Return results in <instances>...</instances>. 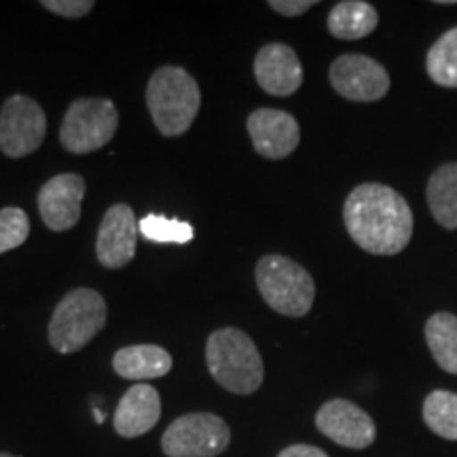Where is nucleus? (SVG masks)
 I'll list each match as a JSON object with an SVG mask.
<instances>
[{"label":"nucleus","instance_id":"obj_1","mask_svg":"<svg viewBox=\"0 0 457 457\" xmlns=\"http://www.w3.org/2000/svg\"><path fill=\"white\" fill-rule=\"evenodd\" d=\"M343 220L353 242L370 254H398L413 237V212L407 199L379 182L353 188L343 205Z\"/></svg>","mask_w":457,"mask_h":457},{"label":"nucleus","instance_id":"obj_2","mask_svg":"<svg viewBox=\"0 0 457 457\" xmlns=\"http://www.w3.org/2000/svg\"><path fill=\"white\" fill-rule=\"evenodd\" d=\"M205 364L216 384L237 396L254 394L265 379L259 347L239 328H219L208 337Z\"/></svg>","mask_w":457,"mask_h":457},{"label":"nucleus","instance_id":"obj_3","mask_svg":"<svg viewBox=\"0 0 457 457\" xmlns=\"http://www.w3.org/2000/svg\"><path fill=\"white\" fill-rule=\"evenodd\" d=\"M146 106L159 134L174 138L187 134L202 106L195 79L180 66H162L146 85Z\"/></svg>","mask_w":457,"mask_h":457},{"label":"nucleus","instance_id":"obj_4","mask_svg":"<svg viewBox=\"0 0 457 457\" xmlns=\"http://www.w3.org/2000/svg\"><path fill=\"white\" fill-rule=\"evenodd\" d=\"M256 286L273 312L288 318L307 316L316 299V282L305 267L282 254H267L256 262Z\"/></svg>","mask_w":457,"mask_h":457},{"label":"nucleus","instance_id":"obj_5","mask_svg":"<svg viewBox=\"0 0 457 457\" xmlns=\"http://www.w3.org/2000/svg\"><path fill=\"white\" fill-rule=\"evenodd\" d=\"M104 296L91 288H74L62 296L49 320V343L57 353L81 352L106 327Z\"/></svg>","mask_w":457,"mask_h":457},{"label":"nucleus","instance_id":"obj_6","mask_svg":"<svg viewBox=\"0 0 457 457\" xmlns=\"http://www.w3.org/2000/svg\"><path fill=\"white\" fill-rule=\"evenodd\" d=\"M119 128V111L108 98L74 100L60 125V142L72 155H87L108 145Z\"/></svg>","mask_w":457,"mask_h":457},{"label":"nucleus","instance_id":"obj_7","mask_svg":"<svg viewBox=\"0 0 457 457\" xmlns=\"http://www.w3.org/2000/svg\"><path fill=\"white\" fill-rule=\"evenodd\" d=\"M231 445L227 421L214 413H187L168 426L162 449L168 457H216Z\"/></svg>","mask_w":457,"mask_h":457},{"label":"nucleus","instance_id":"obj_8","mask_svg":"<svg viewBox=\"0 0 457 457\" xmlns=\"http://www.w3.org/2000/svg\"><path fill=\"white\" fill-rule=\"evenodd\" d=\"M47 136L43 106L28 96L15 94L0 108V151L11 159L32 155Z\"/></svg>","mask_w":457,"mask_h":457},{"label":"nucleus","instance_id":"obj_9","mask_svg":"<svg viewBox=\"0 0 457 457\" xmlns=\"http://www.w3.org/2000/svg\"><path fill=\"white\" fill-rule=\"evenodd\" d=\"M330 85L350 102H375L390 91V74L369 55L345 54L330 64Z\"/></svg>","mask_w":457,"mask_h":457},{"label":"nucleus","instance_id":"obj_10","mask_svg":"<svg viewBox=\"0 0 457 457\" xmlns=\"http://www.w3.org/2000/svg\"><path fill=\"white\" fill-rule=\"evenodd\" d=\"M316 428L324 436L345 449H367L377 438L373 417L345 398H333L324 403L316 413Z\"/></svg>","mask_w":457,"mask_h":457},{"label":"nucleus","instance_id":"obj_11","mask_svg":"<svg viewBox=\"0 0 457 457\" xmlns=\"http://www.w3.org/2000/svg\"><path fill=\"white\" fill-rule=\"evenodd\" d=\"M83 176L72 174H57L49 179L38 191V214L45 222V227L51 231H71L72 227L79 225L81 219V204L85 197Z\"/></svg>","mask_w":457,"mask_h":457},{"label":"nucleus","instance_id":"obj_12","mask_svg":"<svg viewBox=\"0 0 457 457\" xmlns=\"http://www.w3.org/2000/svg\"><path fill=\"white\" fill-rule=\"evenodd\" d=\"M138 222L128 204H114L106 210L96 239V256L106 270H121L136 256Z\"/></svg>","mask_w":457,"mask_h":457},{"label":"nucleus","instance_id":"obj_13","mask_svg":"<svg viewBox=\"0 0 457 457\" xmlns=\"http://www.w3.org/2000/svg\"><path fill=\"white\" fill-rule=\"evenodd\" d=\"M248 134L261 157L278 162L293 155L301 142L299 121L278 108H259L248 117Z\"/></svg>","mask_w":457,"mask_h":457},{"label":"nucleus","instance_id":"obj_14","mask_svg":"<svg viewBox=\"0 0 457 457\" xmlns=\"http://www.w3.org/2000/svg\"><path fill=\"white\" fill-rule=\"evenodd\" d=\"M256 83L267 94L288 98L303 85V66L293 47L284 43H270L254 57Z\"/></svg>","mask_w":457,"mask_h":457},{"label":"nucleus","instance_id":"obj_15","mask_svg":"<svg viewBox=\"0 0 457 457\" xmlns=\"http://www.w3.org/2000/svg\"><path fill=\"white\" fill-rule=\"evenodd\" d=\"M162 417V396L153 386H131L114 411V432L123 438H138L151 432Z\"/></svg>","mask_w":457,"mask_h":457},{"label":"nucleus","instance_id":"obj_16","mask_svg":"<svg viewBox=\"0 0 457 457\" xmlns=\"http://www.w3.org/2000/svg\"><path fill=\"white\" fill-rule=\"evenodd\" d=\"M171 356L159 345H128L112 358L114 373L129 381H148L165 377L171 370Z\"/></svg>","mask_w":457,"mask_h":457},{"label":"nucleus","instance_id":"obj_17","mask_svg":"<svg viewBox=\"0 0 457 457\" xmlns=\"http://www.w3.org/2000/svg\"><path fill=\"white\" fill-rule=\"evenodd\" d=\"M379 15L373 4L362 0H343L328 13V32L341 41H358L375 32Z\"/></svg>","mask_w":457,"mask_h":457},{"label":"nucleus","instance_id":"obj_18","mask_svg":"<svg viewBox=\"0 0 457 457\" xmlns=\"http://www.w3.org/2000/svg\"><path fill=\"white\" fill-rule=\"evenodd\" d=\"M426 195L434 220L445 228H457V163H445L434 171Z\"/></svg>","mask_w":457,"mask_h":457},{"label":"nucleus","instance_id":"obj_19","mask_svg":"<svg viewBox=\"0 0 457 457\" xmlns=\"http://www.w3.org/2000/svg\"><path fill=\"white\" fill-rule=\"evenodd\" d=\"M426 343L445 373L457 375V316L438 312L426 322Z\"/></svg>","mask_w":457,"mask_h":457},{"label":"nucleus","instance_id":"obj_20","mask_svg":"<svg viewBox=\"0 0 457 457\" xmlns=\"http://www.w3.org/2000/svg\"><path fill=\"white\" fill-rule=\"evenodd\" d=\"M426 71L441 87H457V26L445 32L428 51Z\"/></svg>","mask_w":457,"mask_h":457},{"label":"nucleus","instance_id":"obj_21","mask_svg":"<svg viewBox=\"0 0 457 457\" xmlns=\"http://www.w3.org/2000/svg\"><path fill=\"white\" fill-rule=\"evenodd\" d=\"M424 421L434 434L447 441H457V394L434 390L424 400Z\"/></svg>","mask_w":457,"mask_h":457},{"label":"nucleus","instance_id":"obj_22","mask_svg":"<svg viewBox=\"0 0 457 457\" xmlns=\"http://www.w3.org/2000/svg\"><path fill=\"white\" fill-rule=\"evenodd\" d=\"M140 233L153 244H188L195 236L193 227L185 220L165 219L159 214H148L138 222Z\"/></svg>","mask_w":457,"mask_h":457},{"label":"nucleus","instance_id":"obj_23","mask_svg":"<svg viewBox=\"0 0 457 457\" xmlns=\"http://www.w3.org/2000/svg\"><path fill=\"white\" fill-rule=\"evenodd\" d=\"M30 236V219L21 208L9 205L0 210V254L20 248Z\"/></svg>","mask_w":457,"mask_h":457},{"label":"nucleus","instance_id":"obj_24","mask_svg":"<svg viewBox=\"0 0 457 457\" xmlns=\"http://www.w3.org/2000/svg\"><path fill=\"white\" fill-rule=\"evenodd\" d=\"M41 4L51 13L66 17V20H79L96 7L91 0H43Z\"/></svg>","mask_w":457,"mask_h":457},{"label":"nucleus","instance_id":"obj_25","mask_svg":"<svg viewBox=\"0 0 457 457\" xmlns=\"http://www.w3.org/2000/svg\"><path fill=\"white\" fill-rule=\"evenodd\" d=\"M267 4L284 17H299L316 7V0H270Z\"/></svg>","mask_w":457,"mask_h":457},{"label":"nucleus","instance_id":"obj_26","mask_svg":"<svg viewBox=\"0 0 457 457\" xmlns=\"http://www.w3.org/2000/svg\"><path fill=\"white\" fill-rule=\"evenodd\" d=\"M278 457H328V455L327 451L313 447V445H290V447L279 451Z\"/></svg>","mask_w":457,"mask_h":457},{"label":"nucleus","instance_id":"obj_27","mask_svg":"<svg viewBox=\"0 0 457 457\" xmlns=\"http://www.w3.org/2000/svg\"><path fill=\"white\" fill-rule=\"evenodd\" d=\"M0 457H20V455H13V453H0Z\"/></svg>","mask_w":457,"mask_h":457}]
</instances>
